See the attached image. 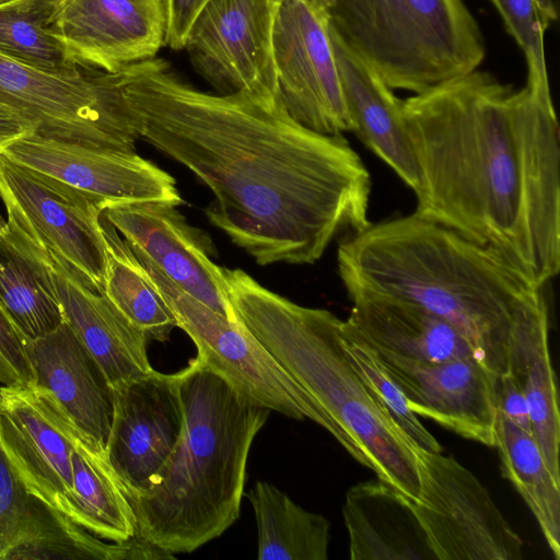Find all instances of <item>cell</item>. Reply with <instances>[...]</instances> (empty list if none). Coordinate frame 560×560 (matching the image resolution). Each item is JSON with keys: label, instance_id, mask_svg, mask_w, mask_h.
Masks as SVG:
<instances>
[{"label": "cell", "instance_id": "obj_29", "mask_svg": "<svg viewBox=\"0 0 560 560\" xmlns=\"http://www.w3.org/2000/svg\"><path fill=\"white\" fill-rule=\"evenodd\" d=\"M101 226L107 255L104 294L148 341H167L177 327L173 313L130 246L103 212Z\"/></svg>", "mask_w": 560, "mask_h": 560}, {"label": "cell", "instance_id": "obj_19", "mask_svg": "<svg viewBox=\"0 0 560 560\" xmlns=\"http://www.w3.org/2000/svg\"><path fill=\"white\" fill-rule=\"evenodd\" d=\"M36 387L46 392L77 428L106 450L113 389L104 373L65 320L55 330L26 340Z\"/></svg>", "mask_w": 560, "mask_h": 560}, {"label": "cell", "instance_id": "obj_1", "mask_svg": "<svg viewBox=\"0 0 560 560\" xmlns=\"http://www.w3.org/2000/svg\"><path fill=\"white\" fill-rule=\"evenodd\" d=\"M117 81L138 139L209 187L208 220L258 265L314 264L338 235L371 223L361 158L342 135L294 120L280 100L199 91L158 58Z\"/></svg>", "mask_w": 560, "mask_h": 560}, {"label": "cell", "instance_id": "obj_23", "mask_svg": "<svg viewBox=\"0 0 560 560\" xmlns=\"http://www.w3.org/2000/svg\"><path fill=\"white\" fill-rule=\"evenodd\" d=\"M342 514L351 560H436L410 500L385 481L351 487Z\"/></svg>", "mask_w": 560, "mask_h": 560}, {"label": "cell", "instance_id": "obj_12", "mask_svg": "<svg viewBox=\"0 0 560 560\" xmlns=\"http://www.w3.org/2000/svg\"><path fill=\"white\" fill-rule=\"evenodd\" d=\"M277 4L271 0H209L184 48L196 71L220 94L247 92L279 100L272 48Z\"/></svg>", "mask_w": 560, "mask_h": 560}, {"label": "cell", "instance_id": "obj_16", "mask_svg": "<svg viewBox=\"0 0 560 560\" xmlns=\"http://www.w3.org/2000/svg\"><path fill=\"white\" fill-rule=\"evenodd\" d=\"M47 31L80 68L117 73L165 45L163 0H63Z\"/></svg>", "mask_w": 560, "mask_h": 560}, {"label": "cell", "instance_id": "obj_15", "mask_svg": "<svg viewBox=\"0 0 560 560\" xmlns=\"http://www.w3.org/2000/svg\"><path fill=\"white\" fill-rule=\"evenodd\" d=\"M0 442L27 491L75 523L72 421L51 397L35 385L0 386Z\"/></svg>", "mask_w": 560, "mask_h": 560}, {"label": "cell", "instance_id": "obj_28", "mask_svg": "<svg viewBox=\"0 0 560 560\" xmlns=\"http://www.w3.org/2000/svg\"><path fill=\"white\" fill-rule=\"evenodd\" d=\"M501 471L536 517L557 560L560 559V482L548 469L534 438L498 413L495 446Z\"/></svg>", "mask_w": 560, "mask_h": 560}, {"label": "cell", "instance_id": "obj_26", "mask_svg": "<svg viewBox=\"0 0 560 560\" xmlns=\"http://www.w3.org/2000/svg\"><path fill=\"white\" fill-rule=\"evenodd\" d=\"M71 453L75 523L112 542L137 534L131 503L106 456V450L72 422Z\"/></svg>", "mask_w": 560, "mask_h": 560}, {"label": "cell", "instance_id": "obj_2", "mask_svg": "<svg viewBox=\"0 0 560 560\" xmlns=\"http://www.w3.org/2000/svg\"><path fill=\"white\" fill-rule=\"evenodd\" d=\"M418 217L487 247L539 288L560 270L552 98L474 70L402 101Z\"/></svg>", "mask_w": 560, "mask_h": 560}, {"label": "cell", "instance_id": "obj_7", "mask_svg": "<svg viewBox=\"0 0 560 560\" xmlns=\"http://www.w3.org/2000/svg\"><path fill=\"white\" fill-rule=\"evenodd\" d=\"M132 249V248H131ZM171 312L197 348V358L252 402L295 420L316 422L337 439L317 402L237 320H230L182 290L132 249Z\"/></svg>", "mask_w": 560, "mask_h": 560}, {"label": "cell", "instance_id": "obj_9", "mask_svg": "<svg viewBox=\"0 0 560 560\" xmlns=\"http://www.w3.org/2000/svg\"><path fill=\"white\" fill-rule=\"evenodd\" d=\"M411 447L419 494L410 504L435 559L521 560V537L477 477L452 456Z\"/></svg>", "mask_w": 560, "mask_h": 560}, {"label": "cell", "instance_id": "obj_35", "mask_svg": "<svg viewBox=\"0 0 560 560\" xmlns=\"http://www.w3.org/2000/svg\"><path fill=\"white\" fill-rule=\"evenodd\" d=\"M208 1L163 0L166 46L175 50L184 48L192 22Z\"/></svg>", "mask_w": 560, "mask_h": 560}, {"label": "cell", "instance_id": "obj_36", "mask_svg": "<svg viewBox=\"0 0 560 560\" xmlns=\"http://www.w3.org/2000/svg\"><path fill=\"white\" fill-rule=\"evenodd\" d=\"M494 389L499 411L533 436L527 400L513 378L508 373L495 377Z\"/></svg>", "mask_w": 560, "mask_h": 560}, {"label": "cell", "instance_id": "obj_11", "mask_svg": "<svg viewBox=\"0 0 560 560\" xmlns=\"http://www.w3.org/2000/svg\"><path fill=\"white\" fill-rule=\"evenodd\" d=\"M272 48L278 97L288 114L323 135L353 131L328 13L304 0H281L275 15Z\"/></svg>", "mask_w": 560, "mask_h": 560}, {"label": "cell", "instance_id": "obj_5", "mask_svg": "<svg viewBox=\"0 0 560 560\" xmlns=\"http://www.w3.org/2000/svg\"><path fill=\"white\" fill-rule=\"evenodd\" d=\"M235 319L317 402L337 429V441L409 500L419 476L412 441L378 405L350 363L341 319L299 305L262 287L241 269L222 267Z\"/></svg>", "mask_w": 560, "mask_h": 560}, {"label": "cell", "instance_id": "obj_6", "mask_svg": "<svg viewBox=\"0 0 560 560\" xmlns=\"http://www.w3.org/2000/svg\"><path fill=\"white\" fill-rule=\"evenodd\" d=\"M328 20L393 90L422 93L477 70L486 56L464 0H335Z\"/></svg>", "mask_w": 560, "mask_h": 560}, {"label": "cell", "instance_id": "obj_20", "mask_svg": "<svg viewBox=\"0 0 560 560\" xmlns=\"http://www.w3.org/2000/svg\"><path fill=\"white\" fill-rule=\"evenodd\" d=\"M349 298L352 307L341 330L373 351L427 362L477 360L454 326L418 304L375 294Z\"/></svg>", "mask_w": 560, "mask_h": 560}, {"label": "cell", "instance_id": "obj_27", "mask_svg": "<svg viewBox=\"0 0 560 560\" xmlns=\"http://www.w3.org/2000/svg\"><path fill=\"white\" fill-rule=\"evenodd\" d=\"M253 506L259 560H326L330 524L294 503L283 491L257 481L247 493Z\"/></svg>", "mask_w": 560, "mask_h": 560}, {"label": "cell", "instance_id": "obj_37", "mask_svg": "<svg viewBox=\"0 0 560 560\" xmlns=\"http://www.w3.org/2000/svg\"><path fill=\"white\" fill-rule=\"evenodd\" d=\"M37 125L15 108L0 102V152L14 141L36 133Z\"/></svg>", "mask_w": 560, "mask_h": 560}, {"label": "cell", "instance_id": "obj_3", "mask_svg": "<svg viewBox=\"0 0 560 560\" xmlns=\"http://www.w3.org/2000/svg\"><path fill=\"white\" fill-rule=\"evenodd\" d=\"M349 296L375 294L418 304L454 326L493 376L508 373L512 328L546 299L495 252L416 213L370 223L337 250Z\"/></svg>", "mask_w": 560, "mask_h": 560}, {"label": "cell", "instance_id": "obj_30", "mask_svg": "<svg viewBox=\"0 0 560 560\" xmlns=\"http://www.w3.org/2000/svg\"><path fill=\"white\" fill-rule=\"evenodd\" d=\"M63 0H11L0 4V52L52 72L79 69L47 25Z\"/></svg>", "mask_w": 560, "mask_h": 560}, {"label": "cell", "instance_id": "obj_22", "mask_svg": "<svg viewBox=\"0 0 560 560\" xmlns=\"http://www.w3.org/2000/svg\"><path fill=\"white\" fill-rule=\"evenodd\" d=\"M54 273L65 320L112 387L153 370L147 352L148 339L104 293L59 264L54 262Z\"/></svg>", "mask_w": 560, "mask_h": 560}, {"label": "cell", "instance_id": "obj_8", "mask_svg": "<svg viewBox=\"0 0 560 560\" xmlns=\"http://www.w3.org/2000/svg\"><path fill=\"white\" fill-rule=\"evenodd\" d=\"M0 102L35 121L43 137L136 152L117 73L52 72L0 52Z\"/></svg>", "mask_w": 560, "mask_h": 560}, {"label": "cell", "instance_id": "obj_17", "mask_svg": "<svg viewBox=\"0 0 560 560\" xmlns=\"http://www.w3.org/2000/svg\"><path fill=\"white\" fill-rule=\"evenodd\" d=\"M104 217L130 248L143 254L182 290L230 320H236L229 301L222 267L211 259L210 238L188 224L175 206L135 202L110 206Z\"/></svg>", "mask_w": 560, "mask_h": 560}, {"label": "cell", "instance_id": "obj_40", "mask_svg": "<svg viewBox=\"0 0 560 560\" xmlns=\"http://www.w3.org/2000/svg\"><path fill=\"white\" fill-rule=\"evenodd\" d=\"M8 1H11V0H0V4L5 3Z\"/></svg>", "mask_w": 560, "mask_h": 560}, {"label": "cell", "instance_id": "obj_4", "mask_svg": "<svg viewBox=\"0 0 560 560\" xmlns=\"http://www.w3.org/2000/svg\"><path fill=\"white\" fill-rule=\"evenodd\" d=\"M185 427L150 487L130 499L137 535L168 553L191 552L241 513L249 451L270 410L197 357L180 371Z\"/></svg>", "mask_w": 560, "mask_h": 560}, {"label": "cell", "instance_id": "obj_31", "mask_svg": "<svg viewBox=\"0 0 560 560\" xmlns=\"http://www.w3.org/2000/svg\"><path fill=\"white\" fill-rule=\"evenodd\" d=\"M341 335L345 352L353 369L396 425L423 450L441 453V444L410 409L402 392L388 376L377 357L360 340L342 330Z\"/></svg>", "mask_w": 560, "mask_h": 560}, {"label": "cell", "instance_id": "obj_39", "mask_svg": "<svg viewBox=\"0 0 560 560\" xmlns=\"http://www.w3.org/2000/svg\"><path fill=\"white\" fill-rule=\"evenodd\" d=\"M5 223H7V221H4V219L0 214V229H2L5 225Z\"/></svg>", "mask_w": 560, "mask_h": 560}, {"label": "cell", "instance_id": "obj_10", "mask_svg": "<svg viewBox=\"0 0 560 560\" xmlns=\"http://www.w3.org/2000/svg\"><path fill=\"white\" fill-rule=\"evenodd\" d=\"M8 222L83 282L104 293L107 255L102 208L79 191L0 154Z\"/></svg>", "mask_w": 560, "mask_h": 560}, {"label": "cell", "instance_id": "obj_18", "mask_svg": "<svg viewBox=\"0 0 560 560\" xmlns=\"http://www.w3.org/2000/svg\"><path fill=\"white\" fill-rule=\"evenodd\" d=\"M371 351L416 415L430 418L464 439L495 446V376L479 361L468 358L427 362Z\"/></svg>", "mask_w": 560, "mask_h": 560}, {"label": "cell", "instance_id": "obj_33", "mask_svg": "<svg viewBox=\"0 0 560 560\" xmlns=\"http://www.w3.org/2000/svg\"><path fill=\"white\" fill-rule=\"evenodd\" d=\"M506 32L524 54L526 85L537 95L552 98L545 57L546 25L536 0H490Z\"/></svg>", "mask_w": 560, "mask_h": 560}, {"label": "cell", "instance_id": "obj_21", "mask_svg": "<svg viewBox=\"0 0 560 560\" xmlns=\"http://www.w3.org/2000/svg\"><path fill=\"white\" fill-rule=\"evenodd\" d=\"M353 132L417 194L421 173L406 127L402 100L329 25Z\"/></svg>", "mask_w": 560, "mask_h": 560}, {"label": "cell", "instance_id": "obj_34", "mask_svg": "<svg viewBox=\"0 0 560 560\" xmlns=\"http://www.w3.org/2000/svg\"><path fill=\"white\" fill-rule=\"evenodd\" d=\"M0 383L32 386L34 374L26 352V340L0 305Z\"/></svg>", "mask_w": 560, "mask_h": 560}, {"label": "cell", "instance_id": "obj_38", "mask_svg": "<svg viewBox=\"0 0 560 560\" xmlns=\"http://www.w3.org/2000/svg\"><path fill=\"white\" fill-rule=\"evenodd\" d=\"M304 1L307 2L310 5H312L313 8L324 11V12H327V13L329 12V10L332 8V5L335 3V0H304Z\"/></svg>", "mask_w": 560, "mask_h": 560}, {"label": "cell", "instance_id": "obj_13", "mask_svg": "<svg viewBox=\"0 0 560 560\" xmlns=\"http://www.w3.org/2000/svg\"><path fill=\"white\" fill-rule=\"evenodd\" d=\"M0 154L84 195L102 210L121 203H184L172 175L136 152L25 136Z\"/></svg>", "mask_w": 560, "mask_h": 560}, {"label": "cell", "instance_id": "obj_32", "mask_svg": "<svg viewBox=\"0 0 560 560\" xmlns=\"http://www.w3.org/2000/svg\"><path fill=\"white\" fill-rule=\"evenodd\" d=\"M47 509L27 491L0 442V560L14 559L38 537Z\"/></svg>", "mask_w": 560, "mask_h": 560}, {"label": "cell", "instance_id": "obj_41", "mask_svg": "<svg viewBox=\"0 0 560 560\" xmlns=\"http://www.w3.org/2000/svg\"><path fill=\"white\" fill-rule=\"evenodd\" d=\"M272 2H275L276 4H278L281 0H271Z\"/></svg>", "mask_w": 560, "mask_h": 560}, {"label": "cell", "instance_id": "obj_25", "mask_svg": "<svg viewBox=\"0 0 560 560\" xmlns=\"http://www.w3.org/2000/svg\"><path fill=\"white\" fill-rule=\"evenodd\" d=\"M0 305L25 340L65 322L51 258L8 221L0 229Z\"/></svg>", "mask_w": 560, "mask_h": 560}, {"label": "cell", "instance_id": "obj_14", "mask_svg": "<svg viewBox=\"0 0 560 560\" xmlns=\"http://www.w3.org/2000/svg\"><path fill=\"white\" fill-rule=\"evenodd\" d=\"M112 389L106 456L130 500L150 487L183 434L180 371L152 370Z\"/></svg>", "mask_w": 560, "mask_h": 560}, {"label": "cell", "instance_id": "obj_24", "mask_svg": "<svg viewBox=\"0 0 560 560\" xmlns=\"http://www.w3.org/2000/svg\"><path fill=\"white\" fill-rule=\"evenodd\" d=\"M506 368L527 400L533 438L548 469L560 482V411L549 350L546 299L526 310L515 322L509 338Z\"/></svg>", "mask_w": 560, "mask_h": 560}]
</instances>
